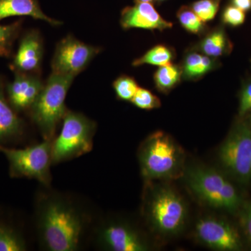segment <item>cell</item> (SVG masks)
<instances>
[{"label": "cell", "mask_w": 251, "mask_h": 251, "mask_svg": "<svg viewBox=\"0 0 251 251\" xmlns=\"http://www.w3.org/2000/svg\"><path fill=\"white\" fill-rule=\"evenodd\" d=\"M36 219L39 240L45 250H78L87 221L70 200L56 193L42 195L36 203Z\"/></svg>", "instance_id": "1"}, {"label": "cell", "mask_w": 251, "mask_h": 251, "mask_svg": "<svg viewBox=\"0 0 251 251\" xmlns=\"http://www.w3.org/2000/svg\"><path fill=\"white\" fill-rule=\"evenodd\" d=\"M142 175L146 179H173L184 174V153L169 135L157 131L139 150Z\"/></svg>", "instance_id": "2"}, {"label": "cell", "mask_w": 251, "mask_h": 251, "mask_svg": "<svg viewBox=\"0 0 251 251\" xmlns=\"http://www.w3.org/2000/svg\"><path fill=\"white\" fill-rule=\"evenodd\" d=\"M74 77L52 72L35 103L29 108L31 120L44 140L54 139L57 126L67 111L66 97Z\"/></svg>", "instance_id": "3"}, {"label": "cell", "mask_w": 251, "mask_h": 251, "mask_svg": "<svg viewBox=\"0 0 251 251\" xmlns=\"http://www.w3.org/2000/svg\"><path fill=\"white\" fill-rule=\"evenodd\" d=\"M144 211L151 228L166 237L179 234L187 217L184 199L169 186H156L151 190L145 200Z\"/></svg>", "instance_id": "4"}, {"label": "cell", "mask_w": 251, "mask_h": 251, "mask_svg": "<svg viewBox=\"0 0 251 251\" xmlns=\"http://www.w3.org/2000/svg\"><path fill=\"white\" fill-rule=\"evenodd\" d=\"M62 130L52 140V163L58 164L90 152L93 148L96 125L82 114L67 110Z\"/></svg>", "instance_id": "5"}, {"label": "cell", "mask_w": 251, "mask_h": 251, "mask_svg": "<svg viewBox=\"0 0 251 251\" xmlns=\"http://www.w3.org/2000/svg\"><path fill=\"white\" fill-rule=\"evenodd\" d=\"M189 188L201 201L213 207L234 211L240 206V198L233 185L219 172L195 167L186 173Z\"/></svg>", "instance_id": "6"}, {"label": "cell", "mask_w": 251, "mask_h": 251, "mask_svg": "<svg viewBox=\"0 0 251 251\" xmlns=\"http://www.w3.org/2000/svg\"><path fill=\"white\" fill-rule=\"evenodd\" d=\"M52 140L31 145L25 149L6 148L0 144V152L7 159L11 177L34 179L45 186L51 182Z\"/></svg>", "instance_id": "7"}, {"label": "cell", "mask_w": 251, "mask_h": 251, "mask_svg": "<svg viewBox=\"0 0 251 251\" xmlns=\"http://www.w3.org/2000/svg\"><path fill=\"white\" fill-rule=\"evenodd\" d=\"M223 166L242 182L251 179V120L237 124L219 151Z\"/></svg>", "instance_id": "8"}, {"label": "cell", "mask_w": 251, "mask_h": 251, "mask_svg": "<svg viewBox=\"0 0 251 251\" xmlns=\"http://www.w3.org/2000/svg\"><path fill=\"white\" fill-rule=\"evenodd\" d=\"M99 52V48L68 36L56 47L52 61V72L75 77L85 70Z\"/></svg>", "instance_id": "9"}, {"label": "cell", "mask_w": 251, "mask_h": 251, "mask_svg": "<svg viewBox=\"0 0 251 251\" xmlns=\"http://www.w3.org/2000/svg\"><path fill=\"white\" fill-rule=\"evenodd\" d=\"M99 247L112 251H145L149 246L145 237L133 226L124 221H109L97 232Z\"/></svg>", "instance_id": "10"}, {"label": "cell", "mask_w": 251, "mask_h": 251, "mask_svg": "<svg viewBox=\"0 0 251 251\" xmlns=\"http://www.w3.org/2000/svg\"><path fill=\"white\" fill-rule=\"evenodd\" d=\"M196 233L202 244L215 250L232 251L242 249L237 230L223 220L202 218L196 224Z\"/></svg>", "instance_id": "11"}, {"label": "cell", "mask_w": 251, "mask_h": 251, "mask_svg": "<svg viewBox=\"0 0 251 251\" xmlns=\"http://www.w3.org/2000/svg\"><path fill=\"white\" fill-rule=\"evenodd\" d=\"M44 84L36 74L15 73V77L6 88L8 100L16 111L27 110L39 97Z\"/></svg>", "instance_id": "12"}, {"label": "cell", "mask_w": 251, "mask_h": 251, "mask_svg": "<svg viewBox=\"0 0 251 251\" xmlns=\"http://www.w3.org/2000/svg\"><path fill=\"white\" fill-rule=\"evenodd\" d=\"M44 48L37 31H28L23 36L11 69L15 73L35 74L39 72L42 62Z\"/></svg>", "instance_id": "13"}, {"label": "cell", "mask_w": 251, "mask_h": 251, "mask_svg": "<svg viewBox=\"0 0 251 251\" xmlns=\"http://www.w3.org/2000/svg\"><path fill=\"white\" fill-rule=\"evenodd\" d=\"M122 27L163 31L173 27V23L166 21L158 14L150 2H138L133 6L125 8L122 13Z\"/></svg>", "instance_id": "14"}, {"label": "cell", "mask_w": 251, "mask_h": 251, "mask_svg": "<svg viewBox=\"0 0 251 251\" xmlns=\"http://www.w3.org/2000/svg\"><path fill=\"white\" fill-rule=\"evenodd\" d=\"M13 16H30L52 25H61L44 14L37 0H0V21Z\"/></svg>", "instance_id": "15"}, {"label": "cell", "mask_w": 251, "mask_h": 251, "mask_svg": "<svg viewBox=\"0 0 251 251\" xmlns=\"http://www.w3.org/2000/svg\"><path fill=\"white\" fill-rule=\"evenodd\" d=\"M23 131V121L5 97L4 87L0 82V144L17 138Z\"/></svg>", "instance_id": "16"}, {"label": "cell", "mask_w": 251, "mask_h": 251, "mask_svg": "<svg viewBox=\"0 0 251 251\" xmlns=\"http://www.w3.org/2000/svg\"><path fill=\"white\" fill-rule=\"evenodd\" d=\"M215 64L212 57L196 52H190L185 57L181 68L182 75L188 80H197L211 72Z\"/></svg>", "instance_id": "17"}, {"label": "cell", "mask_w": 251, "mask_h": 251, "mask_svg": "<svg viewBox=\"0 0 251 251\" xmlns=\"http://www.w3.org/2000/svg\"><path fill=\"white\" fill-rule=\"evenodd\" d=\"M182 77V69L175 64L159 67L154 74L156 87L163 93H168L176 87Z\"/></svg>", "instance_id": "18"}, {"label": "cell", "mask_w": 251, "mask_h": 251, "mask_svg": "<svg viewBox=\"0 0 251 251\" xmlns=\"http://www.w3.org/2000/svg\"><path fill=\"white\" fill-rule=\"evenodd\" d=\"M228 46V40L225 31L222 29H217L206 35L201 41L199 47L203 54L216 58L225 54Z\"/></svg>", "instance_id": "19"}, {"label": "cell", "mask_w": 251, "mask_h": 251, "mask_svg": "<svg viewBox=\"0 0 251 251\" xmlns=\"http://www.w3.org/2000/svg\"><path fill=\"white\" fill-rule=\"evenodd\" d=\"M27 249L22 234L12 226L0 221V251H24Z\"/></svg>", "instance_id": "20"}, {"label": "cell", "mask_w": 251, "mask_h": 251, "mask_svg": "<svg viewBox=\"0 0 251 251\" xmlns=\"http://www.w3.org/2000/svg\"><path fill=\"white\" fill-rule=\"evenodd\" d=\"M174 59V52L171 48L165 45H157L148 50L139 58L133 61V67H139L144 64L162 66L171 64Z\"/></svg>", "instance_id": "21"}, {"label": "cell", "mask_w": 251, "mask_h": 251, "mask_svg": "<svg viewBox=\"0 0 251 251\" xmlns=\"http://www.w3.org/2000/svg\"><path fill=\"white\" fill-rule=\"evenodd\" d=\"M21 26V21L8 25H0V57L11 56L14 41L19 35Z\"/></svg>", "instance_id": "22"}, {"label": "cell", "mask_w": 251, "mask_h": 251, "mask_svg": "<svg viewBox=\"0 0 251 251\" xmlns=\"http://www.w3.org/2000/svg\"><path fill=\"white\" fill-rule=\"evenodd\" d=\"M177 18L181 25L188 32L198 34L204 29V23L189 8H181L178 11Z\"/></svg>", "instance_id": "23"}, {"label": "cell", "mask_w": 251, "mask_h": 251, "mask_svg": "<svg viewBox=\"0 0 251 251\" xmlns=\"http://www.w3.org/2000/svg\"><path fill=\"white\" fill-rule=\"evenodd\" d=\"M114 90L118 99L126 101H130L139 88L136 81L133 77L122 75L113 83Z\"/></svg>", "instance_id": "24"}, {"label": "cell", "mask_w": 251, "mask_h": 251, "mask_svg": "<svg viewBox=\"0 0 251 251\" xmlns=\"http://www.w3.org/2000/svg\"><path fill=\"white\" fill-rule=\"evenodd\" d=\"M221 0H199L193 3L192 10L204 23L212 21L219 11Z\"/></svg>", "instance_id": "25"}, {"label": "cell", "mask_w": 251, "mask_h": 251, "mask_svg": "<svg viewBox=\"0 0 251 251\" xmlns=\"http://www.w3.org/2000/svg\"><path fill=\"white\" fill-rule=\"evenodd\" d=\"M130 102H132L137 108L143 110H153L159 108L161 105V100L156 95L150 90L141 87L138 89Z\"/></svg>", "instance_id": "26"}, {"label": "cell", "mask_w": 251, "mask_h": 251, "mask_svg": "<svg viewBox=\"0 0 251 251\" xmlns=\"http://www.w3.org/2000/svg\"><path fill=\"white\" fill-rule=\"evenodd\" d=\"M245 19V12L234 5L227 6L225 9L222 16L223 22L232 27L242 25Z\"/></svg>", "instance_id": "27"}, {"label": "cell", "mask_w": 251, "mask_h": 251, "mask_svg": "<svg viewBox=\"0 0 251 251\" xmlns=\"http://www.w3.org/2000/svg\"><path fill=\"white\" fill-rule=\"evenodd\" d=\"M240 223L251 243V201H247L242 204L240 211Z\"/></svg>", "instance_id": "28"}, {"label": "cell", "mask_w": 251, "mask_h": 251, "mask_svg": "<svg viewBox=\"0 0 251 251\" xmlns=\"http://www.w3.org/2000/svg\"><path fill=\"white\" fill-rule=\"evenodd\" d=\"M251 111V82L244 86L239 100V114L244 116Z\"/></svg>", "instance_id": "29"}, {"label": "cell", "mask_w": 251, "mask_h": 251, "mask_svg": "<svg viewBox=\"0 0 251 251\" xmlns=\"http://www.w3.org/2000/svg\"><path fill=\"white\" fill-rule=\"evenodd\" d=\"M232 5L244 12L251 9V0H232Z\"/></svg>", "instance_id": "30"}, {"label": "cell", "mask_w": 251, "mask_h": 251, "mask_svg": "<svg viewBox=\"0 0 251 251\" xmlns=\"http://www.w3.org/2000/svg\"><path fill=\"white\" fill-rule=\"evenodd\" d=\"M137 1H139V2H150L151 3L153 0H137Z\"/></svg>", "instance_id": "31"}, {"label": "cell", "mask_w": 251, "mask_h": 251, "mask_svg": "<svg viewBox=\"0 0 251 251\" xmlns=\"http://www.w3.org/2000/svg\"><path fill=\"white\" fill-rule=\"evenodd\" d=\"M157 1H165V0H157Z\"/></svg>", "instance_id": "32"}, {"label": "cell", "mask_w": 251, "mask_h": 251, "mask_svg": "<svg viewBox=\"0 0 251 251\" xmlns=\"http://www.w3.org/2000/svg\"></svg>", "instance_id": "33"}]
</instances>
